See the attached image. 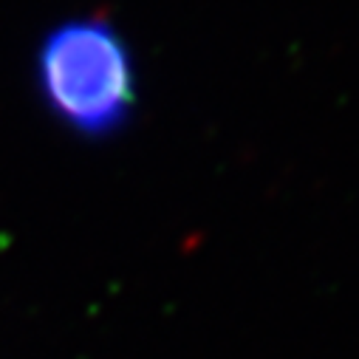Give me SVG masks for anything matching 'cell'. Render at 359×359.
Wrapping results in <instances>:
<instances>
[{
	"label": "cell",
	"mask_w": 359,
	"mask_h": 359,
	"mask_svg": "<svg viewBox=\"0 0 359 359\" xmlns=\"http://www.w3.org/2000/svg\"><path fill=\"white\" fill-rule=\"evenodd\" d=\"M37 94L82 139H108L125 128L136 105V71L119 29L102 15L54 26L37 48Z\"/></svg>",
	"instance_id": "6da1fadb"
}]
</instances>
